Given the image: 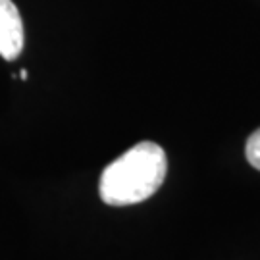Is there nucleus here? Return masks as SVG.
I'll return each instance as SVG.
<instances>
[{
  "instance_id": "f257e3e1",
  "label": "nucleus",
  "mask_w": 260,
  "mask_h": 260,
  "mask_svg": "<svg viewBox=\"0 0 260 260\" xmlns=\"http://www.w3.org/2000/svg\"><path fill=\"white\" fill-rule=\"evenodd\" d=\"M168 160L164 149L143 141L104 168L99 193L106 205L127 206L147 201L166 179Z\"/></svg>"
},
{
  "instance_id": "f03ea898",
  "label": "nucleus",
  "mask_w": 260,
  "mask_h": 260,
  "mask_svg": "<svg viewBox=\"0 0 260 260\" xmlns=\"http://www.w3.org/2000/svg\"><path fill=\"white\" fill-rule=\"evenodd\" d=\"M25 35L18 6L12 0H0V56L16 60L23 50Z\"/></svg>"
},
{
  "instance_id": "7ed1b4c3",
  "label": "nucleus",
  "mask_w": 260,
  "mask_h": 260,
  "mask_svg": "<svg viewBox=\"0 0 260 260\" xmlns=\"http://www.w3.org/2000/svg\"><path fill=\"white\" fill-rule=\"evenodd\" d=\"M245 154L247 160L252 168H256L260 172V129H256L251 137L247 139V147H245Z\"/></svg>"
},
{
  "instance_id": "20e7f679",
  "label": "nucleus",
  "mask_w": 260,
  "mask_h": 260,
  "mask_svg": "<svg viewBox=\"0 0 260 260\" xmlns=\"http://www.w3.org/2000/svg\"><path fill=\"white\" fill-rule=\"evenodd\" d=\"M19 75H21V79H27V72H25V70H21Z\"/></svg>"
}]
</instances>
